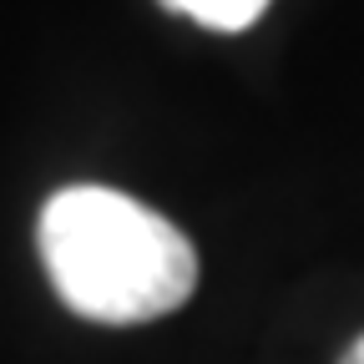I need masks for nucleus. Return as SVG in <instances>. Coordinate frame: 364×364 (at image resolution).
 Wrapping results in <instances>:
<instances>
[{
  "label": "nucleus",
  "instance_id": "obj_1",
  "mask_svg": "<svg viewBox=\"0 0 364 364\" xmlns=\"http://www.w3.org/2000/svg\"><path fill=\"white\" fill-rule=\"evenodd\" d=\"M36 238L51 289L91 324H147L198 289L188 233L117 188H61Z\"/></svg>",
  "mask_w": 364,
  "mask_h": 364
},
{
  "label": "nucleus",
  "instance_id": "obj_2",
  "mask_svg": "<svg viewBox=\"0 0 364 364\" xmlns=\"http://www.w3.org/2000/svg\"><path fill=\"white\" fill-rule=\"evenodd\" d=\"M162 6L208 31H248L268 11V0H162Z\"/></svg>",
  "mask_w": 364,
  "mask_h": 364
},
{
  "label": "nucleus",
  "instance_id": "obj_3",
  "mask_svg": "<svg viewBox=\"0 0 364 364\" xmlns=\"http://www.w3.org/2000/svg\"><path fill=\"white\" fill-rule=\"evenodd\" d=\"M339 364H364V339H354V344H349V354H344Z\"/></svg>",
  "mask_w": 364,
  "mask_h": 364
}]
</instances>
